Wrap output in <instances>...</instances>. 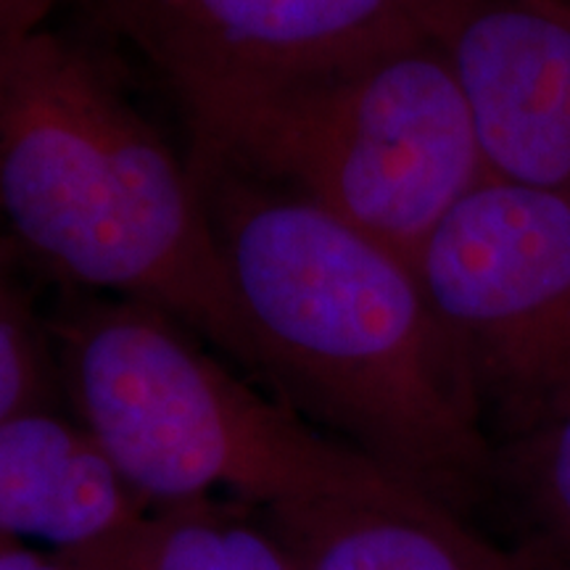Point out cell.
I'll return each instance as SVG.
<instances>
[{
	"label": "cell",
	"mask_w": 570,
	"mask_h": 570,
	"mask_svg": "<svg viewBox=\"0 0 570 570\" xmlns=\"http://www.w3.org/2000/svg\"><path fill=\"white\" fill-rule=\"evenodd\" d=\"M244 327L240 373L462 512L497 458L415 265L275 185L190 164Z\"/></svg>",
	"instance_id": "1"
},
{
	"label": "cell",
	"mask_w": 570,
	"mask_h": 570,
	"mask_svg": "<svg viewBox=\"0 0 570 570\" xmlns=\"http://www.w3.org/2000/svg\"><path fill=\"white\" fill-rule=\"evenodd\" d=\"M0 230L67 294L156 306L240 365L238 304L188 156L98 38L48 24L0 40Z\"/></svg>",
	"instance_id": "2"
},
{
	"label": "cell",
	"mask_w": 570,
	"mask_h": 570,
	"mask_svg": "<svg viewBox=\"0 0 570 570\" xmlns=\"http://www.w3.org/2000/svg\"><path fill=\"white\" fill-rule=\"evenodd\" d=\"M48 331L71 417L148 508L233 499L275 512L383 468L156 306L67 294Z\"/></svg>",
	"instance_id": "3"
},
{
	"label": "cell",
	"mask_w": 570,
	"mask_h": 570,
	"mask_svg": "<svg viewBox=\"0 0 570 570\" xmlns=\"http://www.w3.org/2000/svg\"><path fill=\"white\" fill-rule=\"evenodd\" d=\"M183 119L190 164L306 198L412 265L489 177L465 92L425 24Z\"/></svg>",
	"instance_id": "4"
},
{
	"label": "cell",
	"mask_w": 570,
	"mask_h": 570,
	"mask_svg": "<svg viewBox=\"0 0 570 570\" xmlns=\"http://www.w3.org/2000/svg\"><path fill=\"white\" fill-rule=\"evenodd\" d=\"M415 269L508 436L570 396V196L487 177Z\"/></svg>",
	"instance_id": "5"
},
{
	"label": "cell",
	"mask_w": 570,
	"mask_h": 570,
	"mask_svg": "<svg viewBox=\"0 0 570 570\" xmlns=\"http://www.w3.org/2000/svg\"><path fill=\"white\" fill-rule=\"evenodd\" d=\"M180 106L331 67L423 24L431 0H71Z\"/></svg>",
	"instance_id": "6"
},
{
	"label": "cell",
	"mask_w": 570,
	"mask_h": 570,
	"mask_svg": "<svg viewBox=\"0 0 570 570\" xmlns=\"http://www.w3.org/2000/svg\"><path fill=\"white\" fill-rule=\"evenodd\" d=\"M489 177L570 196V0H431Z\"/></svg>",
	"instance_id": "7"
},
{
	"label": "cell",
	"mask_w": 570,
	"mask_h": 570,
	"mask_svg": "<svg viewBox=\"0 0 570 570\" xmlns=\"http://www.w3.org/2000/svg\"><path fill=\"white\" fill-rule=\"evenodd\" d=\"M265 515L296 570H544L481 537L460 510L389 468Z\"/></svg>",
	"instance_id": "8"
},
{
	"label": "cell",
	"mask_w": 570,
	"mask_h": 570,
	"mask_svg": "<svg viewBox=\"0 0 570 570\" xmlns=\"http://www.w3.org/2000/svg\"><path fill=\"white\" fill-rule=\"evenodd\" d=\"M146 510L75 417L40 410L0 423V547L38 544L85 560Z\"/></svg>",
	"instance_id": "9"
},
{
	"label": "cell",
	"mask_w": 570,
	"mask_h": 570,
	"mask_svg": "<svg viewBox=\"0 0 570 570\" xmlns=\"http://www.w3.org/2000/svg\"><path fill=\"white\" fill-rule=\"evenodd\" d=\"M71 562L80 570H296L265 512L233 499L148 508L104 552Z\"/></svg>",
	"instance_id": "10"
},
{
	"label": "cell",
	"mask_w": 570,
	"mask_h": 570,
	"mask_svg": "<svg viewBox=\"0 0 570 570\" xmlns=\"http://www.w3.org/2000/svg\"><path fill=\"white\" fill-rule=\"evenodd\" d=\"M508 470L541 537L570 562V396L512 433Z\"/></svg>",
	"instance_id": "11"
},
{
	"label": "cell",
	"mask_w": 570,
	"mask_h": 570,
	"mask_svg": "<svg viewBox=\"0 0 570 570\" xmlns=\"http://www.w3.org/2000/svg\"><path fill=\"white\" fill-rule=\"evenodd\" d=\"M59 391L48 320L38 317L17 277L0 283V423L53 410Z\"/></svg>",
	"instance_id": "12"
},
{
	"label": "cell",
	"mask_w": 570,
	"mask_h": 570,
	"mask_svg": "<svg viewBox=\"0 0 570 570\" xmlns=\"http://www.w3.org/2000/svg\"><path fill=\"white\" fill-rule=\"evenodd\" d=\"M63 3L67 0H0V40L42 30Z\"/></svg>",
	"instance_id": "13"
},
{
	"label": "cell",
	"mask_w": 570,
	"mask_h": 570,
	"mask_svg": "<svg viewBox=\"0 0 570 570\" xmlns=\"http://www.w3.org/2000/svg\"><path fill=\"white\" fill-rule=\"evenodd\" d=\"M0 570H80L67 554L30 544L0 547Z\"/></svg>",
	"instance_id": "14"
},
{
	"label": "cell",
	"mask_w": 570,
	"mask_h": 570,
	"mask_svg": "<svg viewBox=\"0 0 570 570\" xmlns=\"http://www.w3.org/2000/svg\"><path fill=\"white\" fill-rule=\"evenodd\" d=\"M19 265H24V262H21V256L17 248H13L11 240L6 238V233L0 230V283L13 281Z\"/></svg>",
	"instance_id": "15"
}]
</instances>
